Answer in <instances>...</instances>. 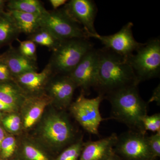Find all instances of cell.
Segmentation results:
<instances>
[{
    "label": "cell",
    "mask_w": 160,
    "mask_h": 160,
    "mask_svg": "<svg viewBox=\"0 0 160 160\" xmlns=\"http://www.w3.org/2000/svg\"><path fill=\"white\" fill-rule=\"evenodd\" d=\"M1 115V111H0V116Z\"/></svg>",
    "instance_id": "cell-37"
},
{
    "label": "cell",
    "mask_w": 160,
    "mask_h": 160,
    "mask_svg": "<svg viewBox=\"0 0 160 160\" xmlns=\"http://www.w3.org/2000/svg\"><path fill=\"white\" fill-rule=\"evenodd\" d=\"M133 26V23L129 22L114 34L102 36L98 33L91 38L100 41L104 45V48L127 58L143 44L135 39L132 32Z\"/></svg>",
    "instance_id": "cell-10"
},
{
    "label": "cell",
    "mask_w": 160,
    "mask_h": 160,
    "mask_svg": "<svg viewBox=\"0 0 160 160\" xmlns=\"http://www.w3.org/2000/svg\"><path fill=\"white\" fill-rule=\"evenodd\" d=\"M6 132L4 131V129L2 126H0V148H1L2 142H3V140L6 137Z\"/></svg>",
    "instance_id": "cell-35"
},
{
    "label": "cell",
    "mask_w": 160,
    "mask_h": 160,
    "mask_svg": "<svg viewBox=\"0 0 160 160\" xmlns=\"http://www.w3.org/2000/svg\"><path fill=\"white\" fill-rule=\"evenodd\" d=\"M16 40L19 43L18 50L20 53L29 59L37 61L36 44L29 39L22 41L18 38Z\"/></svg>",
    "instance_id": "cell-26"
},
{
    "label": "cell",
    "mask_w": 160,
    "mask_h": 160,
    "mask_svg": "<svg viewBox=\"0 0 160 160\" xmlns=\"http://www.w3.org/2000/svg\"><path fill=\"white\" fill-rule=\"evenodd\" d=\"M21 33L9 12L0 14V46L18 39Z\"/></svg>",
    "instance_id": "cell-20"
},
{
    "label": "cell",
    "mask_w": 160,
    "mask_h": 160,
    "mask_svg": "<svg viewBox=\"0 0 160 160\" xmlns=\"http://www.w3.org/2000/svg\"><path fill=\"white\" fill-rule=\"evenodd\" d=\"M28 37V39L34 42L36 45L45 46L52 51L56 49L62 42L58 39L49 31L42 27Z\"/></svg>",
    "instance_id": "cell-22"
},
{
    "label": "cell",
    "mask_w": 160,
    "mask_h": 160,
    "mask_svg": "<svg viewBox=\"0 0 160 160\" xmlns=\"http://www.w3.org/2000/svg\"><path fill=\"white\" fill-rule=\"evenodd\" d=\"M26 98L14 80L0 82V100L16 108L19 111Z\"/></svg>",
    "instance_id": "cell-18"
},
{
    "label": "cell",
    "mask_w": 160,
    "mask_h": 160,
    "mask_svg": "<svg viewBox=\"0 0 160 160\" xmlns=\"http://www.w3.org/2000/svg\"><path fill=\"white\" fill-rule=\"evenodd\" d=\"M105 160H122V159L119 156L116 154L114 152L112 154L110 155Z\"/></svg>",
    "instance_id": "cell-34"
},
{
    "label": "cell",
    "mask_w": 160,
    "mask_h": 160,
    "mask_svg": "<svg viewBox=\"0 0 160 160\" xmlns=\"http://www.w3.org/2000/svg\"><path fill=\"white\" fill-rule=\"evenodd\" d=\"M135 54L127 58L138 82L158 78L160 74V40L157 38L143 43Z\"/></svg>",
    "instance_id": "cell-5"
},
{
    "label": "cell",
    "mask_w": 160,
    "mask_h": 160,
    "mask_svg": "<svg viewBox=\"0 0 160 160\" xmlns=\"http://www.w3.org/2000/svg\"><path fill=\"white\" fill-rule=\"evenodd\" d=\"M104 97L101 95L88 98L81 93L69 106L70 113L80 126L90 134L99 135V127L104 120L100 112V106Z\"/></svg>",
    "instance_id": "cell-7"
},
{
    "label": "cell",
    "mask_w": 160,
    "mask_h": 160,
    "mask_svg": "<svg viewBox=\"0 0 160 160\" xmlns=\"http://www.w3.org/2000/svg\"><path fill=\"white\" fill-rule=\"evenodd\" d=\"M7 10L41 15L46 11L38 0H10L6 3Z\"/></svg>",
    "instance_id": "cell-21"
},
{
    "label": "cell",
    "mask_w": 160,
    "mask_h": 160,
    "mask_svg": "<svg viewBox=\"0 0 160 160\" xmlns=\"http://www.w3.org/2000/svg\"><path fill=\"white\" fill-rule=\"evenodd\" d=\"M92 48L93 44L88 39L65 40L52 51L48 64L53 74L69 75Z\"/></svg>",
    "instance_id": "cell-4"
},
{
    "label": "cell",
    "mask_w": 160,
    "mask_h": 160,
    "mask_svg": "<svg viewBox=\"0 0 160 160\" xmlns=\"http://www.w3.org/2000/svg\"><path fill=\"white\" fill-rule=\"evenodd\" d=\"M0 160H19L17 158L14 157L13 158H10V159H4L0 158Z\"/></svg>",
    "instance_id": "cell-36"
},
{
    "label": "cell",
    "mask_w": 160,
    "mask_h": 160,
    "mask_svg": "<svg viewBox=\"0 0 160 160\" xmlns=\"http://www.w3.org/2000/svg\"><path fill=\"white\" fill-rule=\"evenodd\" d=\"M0 111L8 112H19L18 110L13 106L0 100Z\"/></svg>",
    "instance_id": "cell-30"
},
{
    "label": "cell",
    "mask_w": 160,
    "mask_h": 160,
    "mask_svg": "<svg viewBox=\"0 0 160 160\" xmlns=\"http://www.w3.org/2000/svg\"><path fill=\"white\" fill-rule=\"evenodd\" d=\"M76 88L69 75L53 74L47 84L45 92L51 99L52 106L58 110H65L72 102Z\"/></svg>",
    "instance_id": "cell-11"
},
{
    "label": "cell",
    "mask_w": 160,
    "mask_h": 160,
    "mask_svg": "<svg viewBox=\"0 0 160 160\" xmlns=\"http://www.w3.org/2000/svg\"><path fill=\"white\" fill-rule=\"evenodd\" d=\"M156 101L157 102L158 104L160 105V85L154 89L153 91V94L151 99L149 100V102H152V101Z\"/></svg>",
    "instance_id": "cell-32"
},
{
    "label": "cell",
    "mask_w": 160,
    "mask_h": 160,
    "mask_svg": "<svg viewBox=\"0 0 160 160\" xmlns=\"http://www.w3.org/2000/svg\"><path fill=\"white\" fill-rule=\"evenodd\" d=\"M97 82L94 89L105 98L113 92L138 86L137 79L127 58L109 49H98Z\"/></svg>",
    "instance_id": "cell-2"
},
{
    "label": "cell",
    "mask_w": 160,
    "mask_h": 160,
    "mask_svg": "<svg viewBox=\"0 0 160 160\" xmlns=\"http://www.w3.org/2000/svg\"><path fill=\"white\" fill-rule=\"evenodd\" d=\"M14 19L21 33L29 36L38 30L40 26V16L21 12L7 10Z\"/></svg>",
    "instance_id": "cell-19"
},
{
    "label": "cell",
    "mask_w": 160,
    "mask_h": 160,
    "mask_svg": "<svg viewBox=\"0 0 160 160\" xmlns=\"http://www.w3.org/2000/svg\"><path fill=\"white\" fill-rule=\"evenodd\" d=\"M14 80L8 66L0 58V82Z\"/></svg>",
    "instance_id": "cell-29"
},
{
    "label": "cell",
    "mask_w": 160,
    "mask_h": 160,
    "mask_svg": "<svg viewBox=\"0 0 160 160\" xmlns=\"http://www.w3.org/2000/svg\"><path fill=\"white\" fill-rule=\"evenodd\" d=\"M18 144L15 157L19 160H53L51 153L31 138L26 137Z\"/></svg>",
    "instance_id": "cell-17"
},
{
    "label": "cell",
    "mask_w": 160,
    "mask_h": 160,
    "mask_svg": "<svg viewBox=\"0 0 160 160\" xmlns=\"http://www.w3.org/2000/svg\"><path fill=\"white\" fill-rule=\"evenodd\" d=\"M51 104V99L46 93L27 97L19 111L22 118V130L27 131L33 129Z\"/></svg>",
    "instance_id": "cell-13"
},
{
    "label": "cell",
    "mask_w": 160,
    "mask_h": 160,
    "mask_svg": "<svg viewBox=\"0 0 160 160\" xmlns=\"http://www.w3.org/2000/svg\"><path fill=\"white\" fill-rule=\"evenodd\" d=\"M105 99L111 104L110 118L125 124L129 130L146 133L142 120L148 115V103L140 96L138 86L121 89Z\"/></svg>",
    "instance_id": "cell-3"
},
{
    "label": "cell",
    "mask_w": 160,
    "mask_h": 160,
    "mask_svg": "<svg viewBox=\"0 0 160 160\" xmlns=\"http://www.w3.org/2000/svg\"><path fill=\"white\" fill-rule=\"evenodd\" d=\"M53 72L49 64L40 72L32 71L14 78V81L26 97L46 93L45 90Z\"/></svg>",
    "instance_id": "cell-14"
},
{
    "label": "cell",
    "mask_w": 160,
    "mask_h": 160,
    "mask_svg": "<svg viewBox=\"0 0 160 160\" xmlns=\"http://www.w3.org/2000/svg\"><path fill=\"white\" fill-rule=\"evenodd\" d=\"M116 154L127 160H153L146 133L129 130L118 136L113 148Z\"/></svg>",
    "instance_id": "cell-8"
},
{
    "label": "cell",
    "mask_w": 160,
    "mask_h": 160,
    "mask_svg": "<svg viewBox=\"0 0 160 160\" xmlns=\"http://www.w3.org/2000/svg\"><path fill=\"white\" fill-rule=\"evenodd\" d=\"M18 144L17 140L14 136L6 135L1 144L0 158L6 159L15 157Z\"/></svg>",
    "instance_id": "cell-24"
},
{
    "label": "cell",
    "mask_w": 160,
    "mask_h": 160,
    "mask_svg": "<svg viewBox=\"0 0 160 160\" xmlns=\"http://www.w3.org/2000/svg\"><path fill=\"white\" fill-rule=\"evenodd\" d=\"M0 58L8 66L13 78L29 72L38 71L37 61L24 56L14 47H10Z\"/></svg>",
    "instance_id": "cell-16"
},
{
    "label": "cell",
    "mask_w": 160,
    "mask_h": 160,
    "mask_svg": "<svg viewBox=\"0 0 160 160\" xmlns=\"http://www.w3.org/2000/svg\"><path fill=\"white\" fill-rule=\"evenodd\" d=\"M116 133L96 141L84 142L79 160H105L112 154L117 140Z\"/></svg>",
    "instance_id": "cell-15"
},
{
    "label": "cell",
    "mask_w": 160,
    "mask_h": 160,
    "mask_svg": "<svg viewBox=\"0 0 160 160\" xmlns=\"http://www.w3.org/2000/svg\"><path fill=\"white\" fill-rule=\"evenodd\" d=\"M40 22L41 27L49 31L60 41L89 38L82 27L73 21L63 8L46 10L40 16Z\"/></svg>",
    "instance_id": "cell-6"
},
{
    "label": "cell",
    "mask_w": 160,
    "mask_h": 160,
    "mask_svg": "<svg viewBox=\"0 0 160 160\" xmlns=\"http://www.w3.org/2000/svg\"><path fill=\"white\" fill-rule=\"evenodd\" d=\"M142 122L145 131H150L155 133L160 132V113L150 116L147 115L143 118Z\"/></svg>",
    "instance_id": "cell-27"
},
{
    "label": "cell",
    "mask_w": 160,
    "mask_h": 160,
    "mask_svg": "<svg viewBox=\"0 0 160 160\" xmlns=\"http://www.w3.org/2000/svg\"><path fill=\"white\" fill-rule=\"evenodd\" d=\"M33 128L32 138L51 154L62 151L77 140L75 130L68 113L51 105Z\"/></svg>",
    "instance_id": "cell-1"
},
{
    "label": "cell",
    "mask_w": 160,
    "mask_h": 160,
    "mask_svg": "<svg viewBox=\"0 0 160 160\" xmlns=\"http://www.w3.org/2000/svg\"><path fill=\"white\" fill-rule=\"evenodd\" d=\"M63 8L73 21L82 27L89 38L98 34L94 27L98 8L94 1L71 0Z\"/></svg>",
    "instance_id": "cell-12"
},
{
    "label": "cell",
    "mask_w": 160,
    "mask_h": 160,
    "mask_svg": "<svg viewBox=\"0 0 160 160\" xmlns=\"http://www.w3.org/2000/svg\"><path fill=\"white\" fill-rule=\"evenodd\" d=\"M149 149L153 159L160 156V132L147 136Z\"/></svg>",
    "instance_id": "cell-28"
},
{
    "label": "cell",
    "mask_w": 160,
    "mask_h": 160,
    "mask_svg": "<svg viewBox=\"0 0 160 160\" xmlns=\"http://www.w3.org/2000/svg\"><path fill=\"white\" fill-rule=\"evenodd\" d=\"M8 1L0 0V14L5 12V8L6 6V3Z\"/></svg>",
    "instance_id": "cell-33"
},
{
    "label": "cell",
    "mask_w": 160,
    "mask_h": 160,
    "mask_svg": "<svg viewBox=\"0 0 160 160\" xmlns=\"http://www.w3.org/2000/svg\"><path fill=\"white\" fill-rule=\"evenodd\" d=\"M84 143L81 137L62 150L53 160H79Z\"/></svg>",
    "instance_id": "cell-23"
},
{
    "label": "cell",
    "mask_w": 160,
    "mask_h": 160,
    "mask_svg": "<svg viewBox=\"0 0 160 160\" xmlns=\"http://www.w3.org/2000/svg\"><path fill=\"white\" fill-rule=\"evenodd\" d=\"M68 1L66 0H49V2L54 10L58 9L61 6L65 5Z\"/></svg>",
    "instance_id": "cell-31"
},
{
    "label": "cell",
    "mask_w": 160,
    "mask_h": 160,
    "mask_svg": "<svg viewBox=\"0 0 160 160\" xmlns=\"http://www.w3.org/2000/svg\"><path fill=\"white\" fill-rule=\"evenodd\" d=\"M4 128L10 133L16 134L22 130V121L19 112H9L2 119Z\"/></svg>",
    "instance_id": "cell-25"
},
{
    "label": "cell",
    "mask_w": 160,
    "mask_h": 160,
    "mask_svg": "<svg viewBox=\"0 0 160 160\" xmlns=\"http://www.w3.org/2000/svg\"><path fill=\"white\" fill-rule=\"evenodd\" d=\"M99 60L98 49L92 48L69 75L77 88H81L84 94L88 93L91 88H95L96 86Z\"/></svg>",
    "instance_id": "cell-9"
}]
</instances>
